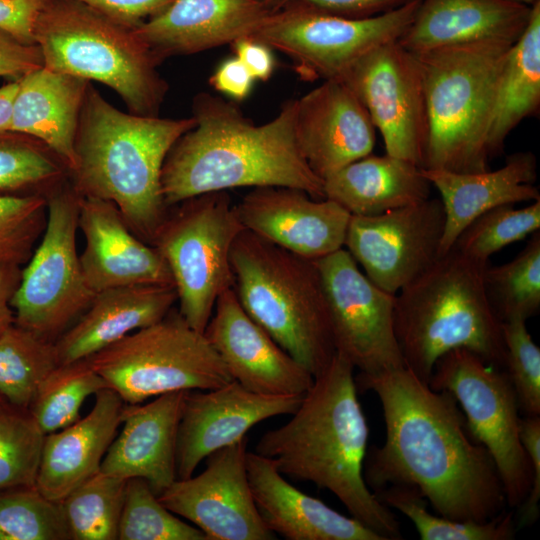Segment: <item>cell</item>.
<instances>
[{
    "label": "cell",
    "instance_id": "9f6ffc18",
    "mask_svg": "<svg viewBox=\"0 0 540 540\" xmlns=\"http://www.w3.org/2000/svg\"><path fill=\"white\" fill-rule=\"evenodd\" d=\"M262 1L265 2L267 5H269L272 9L273 5L275 4L277 0H262Z\"/></svg>",
    "mask_w": 540,
    "mask_h": 540
},
{
    "label": "cell",
    "instance_id": "f5cc1de1",
    "mask_svg": "<svg viewBox=\"0 0 540 540\" xmlns=\"http://www.w3.org/2000/svg\"><path fill=\"white\" fill-rule=\"evenodd\" d=\"M21 275L20 265L0 262V333L14 324L11 299L20 284Z\"/></svg>",
    "mask_w": 540,
    "mask_h": 540
},
{
    "label": "cell",
    "instance_id": "7402d4cb",
    "mask_svg": "<svg viewBox=\"0 0 540 540\" xmlns=\"http://www.w3.org/2000/svg\"><path fill=\"white\" fill-rule=\"evenodd\" d=\"M78 197V228L85 237L80 263L95 293L135 284L174 285L161 253L131 231L112 202Z\"/></svg>",
    "mask_w": 540,
    "mask_h": 540
},
{
    "label": "cell",
    "instance_id": "9a60e30c",
    "mask_svg": "<svg viewBox=\"0 0 540 540\" xmlns=\"http://www.w3.org/2000/svg\"><path fill=\"white\" fill-rule=\"evenodd\" d=\"M340 81L366 108L386 154L422 168L428 119L418 56L390 42L362 57Z\"/></svg>",
    "mask_w": 540,
    "mask_h": 540
},
{
    "label": "cell",
    "instance_id": "4316f807",
    "mask_svg": "<svg viewBox=\"0 0 540 540\" xmlns=\"http://www.w3.org/2000/svg\"><path fill=\"white\" fill-rule=\"evenodd\" d=\"M125 404L117 392L103 388L86 416L45 435L35 485L46 497L61 501L100 470Z\"/></svg>",
    "mask_w": 540,
    "mask_h": 540
},
{
    "label": "cell",
    "instance_id": "d6986e66",
    "mask_svg": "<svg viewBox=\"0 0 540 540\" xmlns=\"http://www.w3.org/2000/svg\"><path fill=\"white\" fill-rule=\"evenodd\" d=\"M204 335L232 379L268 395H305L314 376L287 353L239 303L228 288L217 299Z\"/></svg>",
    "mask_w": 540,
    "mask_h": 540
},
{
    "label": "cell",
    "instance_id": "603a6c76",
    "mask_svg": "<svg viewBox=\"0 0 540 540\" xmlns=\"http://www.w3.org/2000/svg\"><path fill=\"white\" fill-rule=\"evenodd\" d=\"M270 12L262 0H172L133 30L160 64L250 37Z\"/></svg>",
    "mask_w": 540,
    "mask_h": 540
},
{
    "label": "cell",
    "instance_id": "f546056e",
    "mask_svg": "<svg viewBox=\"0 0 540 540\" xmlns=\"http://www.w3.org/2000/svg\"><path fill=\"white\" fill-rule=\"evenodd\" d=\"M90 81L42 66L19 79L6 131L44 143L65 165L76 163L75 138Z\"/></svg>",
    "mask_w": 540,
    "mask_h": 540
},
{
    "label": "cell",
    "instance_id": "4fadbf2b",
    "mask_svg": "<svg viewBox=\"0 0 540 540\" xmlns=\"http://www.w3.org/2000/svg\"><path fill=\"white\" fill-rule=\"evenodd\" d=\"M419 0L378 16L354 19L293 6L271 10L250 37L290 58L307 80H341L365 55L400 39Z\"/></svg>",
    "mask_w": 540,
    "mask_h": 540
},
{
    "label": "cell",
    "instance_id": "277c9868",
    "mask_svg": "<svg viewBox=\"0 0 540 540\" xmlns=\"http://www.w3.org/2000/svg\"><path fill=\"white\" fill-rule=\"evenodd\" d=\"M194 118L125 113L89 83L75 138L76 163L68 174L80 197L112 202L131 231L152 244L167 216L161 174L174 143Z\"/></svg>",
    "mask_w": 540,
    "mask_h": 540
},
{
    "label": "cell",
    "instance_id": "8d00e7d4",
    "mask_svg": "<svg viewBox=\"0 0 540 540\" xmlns=\"http://www.w3.org/2000/svg\"><path fill=\"white\" fill-rule=\"evenodd\" d=\"M484 283L489 301L501 322L527 321L540 309V231L509 262L488 265Z\"/></svg>",
    "mask_w": 540,
    "mask_h": 540
},
{
    "label": "cell",
    "instance_id": "ee69618b",
    "mask_svg": "<svg viewBox=\"0 0 540 540\" xmlns=\"http://www.w3.org/2000/svg\"><path fill=\"white\" fill-rule=\"evenodd\" d=\"M505 367L525 416H540V348L533 341L526 321H504Z\"/></svg>",
    "mask_w": 540,
    "mask_h": 540
},
{
    "label": "cell",
    "instance_id": "30bf717a",
    "mask_svg": "<svg viewBox=\"0 0 540 540\" xmlns=\"http://www.w3.org/2000/svg\"><path fill=\"white\" fill-rule=\"evenodd\" d=\"M158 228L152 244L165 259L177 293L179 313L204 330L218 297L232 287L230 252L244 229L227 191L180 202Z\"/></svg>",
    "mask_w": 540,
    "mask_h": 540
},
{
    "label": "cell",
    "instance_id": "681fc988",
    "mask_svg": "<svg viewBox=\"0 0 540 540\" xmlns=\"http://www.w3.org/2000/svg\"><path fill=\"white\" fill-rule=\"evenodd\" d=\"M43 0H0V28L26 44H35L33 25Z\"/></svg>",
    "mask_w": 540,
    "mask_h": 540
},
{
    "label": "cell",
    "instance_id": "e575fe53",
    "mask_svg": "<svg viewBox=\"0 0 540 540\" xmlns=\"http://www.w3.org/2000/svg\"><path fill=\"white\" fill-rule=\"evenodd\" d=\"M126 481L99 470L60 501L70 540L118 539Z\"/></svg>",
    "mask_w": 540,
    "mask_h": 540
},
{
    "label": "cell",
    "instance_id": "e0dca14e",
    "mask_svg": "<svg viewBox=\"0 0 540 540\" xmlns=\"http://www.w3.org/2000/svg\"><path fill=\"white\" fill-rule=\"evenodd\" d=\"M247 436L206 457L196 476L176 479L159 496L207 540H274L253 498L247 473Z\"/></svg>",
    "mask_w": 540,
    "mask_h": 540
},
{
    "label": "cell",
    "instance_id": "ab89813d",
    "mask_svg": "<svg viewBox=\"0 0 540 540\" xmlns=\"http://www.w3.org/2000/svg\"><path fill=\"white\" fill-rule=\"evenodd\" d=\"M0 540H70L61 502L36 486L0 491Z\"/></svg>",
    "mask_w": 540,
    "mask_h": 540
},
{
    "label": "cell",
    "instance_id": "d590c367",
    "mask_svg": "<svg viewBox=\"0 0 540 540\" xmlns=\"http://www.w3.org/2000/svg\"><path fill=\"white\" fill-rule=\"evenodd\" d=\"M68 170L41 141L0 131V194L47 196L65 183Z\"/></svg>",
    "mask_w": 540,
    "mask_h": 540
},
{
    "label": "cell",
    "instance_id": "7bdbcfd3",
    "mask_svg": "<svg viewBox=\"0 0 540 540\" xmlns=\"http://www.w3.org/2000/svg\"><path fill=\"white\" fill-rule=\"evenodd\" d=\"M47 222V196L0 194V262L24 265Z\"/></svg>",
    "mask_w": 540,
    "mask_h": 540
},
{
    "label": "cell",
    "instance_id": "b9f144b4",
    "mask_svg": "<svg viewBox=\"0 0 540 540\" xmlns=\"http://www.w3.org/2000/svg\"><path fill=\"white\" fill-rule=\"evenodd\" d=\"M44 438L28 409L0 406V491L36 486Z\"/></svg>",
    "mask_w": 540,
    "mask_h": 540
},
{
    "label": "cell",
    "instance_id": "60d3db41",
    "mask_svg": "<svg viewBox=\"0 0 540 540\" xmlns=\"http://www.w3.org/2000/svg\"><path fill=\"white\" fill-rule=\"evenodd\" d=\"M117 540H207L196 526L181 520L159 500L148 482L126 481Z\"/></svg>",
    "mask_w": 540,
    "mask_h": 540
},
{
    "label": "cell",
    "instance_id": "ba28073f",
    "mask_svg": "<svg viewBox=\"0 0 540 540\" xmlns=\"http://www.w3.org/2000/svg\"><path fill=\"white\" fill-rule=\"evenodd\" d=\"M512 45L478 42L417 55L428 119L423 169H489L487 134L499 76Z\"/></svg>",
    "mask_w": 540,
    "mask_h": 540
},
{
    "label": "cell",
    "instance_id": "f907efd6",
    "mask_svg": "<svg viewBox=\"0 0 540 540\" xmlns=\"http://www.w3.org/2000/svg\"><path fill=\"white\" fill-rule=\"evenodd\" d=\"M210 85L233 101H242L251 92L254 78L237 57L223 61L209 79Z\"/></svg>",
    "mask_w": 540,
    "mask_h": 540
},
{
    "label": "cell",
    "instance_id": "7c38bea8",
    "mask_svg": "<svg viewBox=\"0 0 540 540\" xmlns=\"http://www.w3.org/2000/svg\"><path fill=\"white\" fill-rule=\"evenodd\" d=\"M428 384L455 397L471 436L497 468L507 506L517 508L529 493L533 474L520 438L517 395L506 372L457 348L437 360Z\"/></svg>",
    "mask_w": 540,
    "mask_h": 540
},
{
    "label": "cell",
    "instance_id": "74e56055",
    "mask_svg": "<svg viewBox=\"0 0 540 540\" xmlns=\"http://www.w3.org/2000/svg\"><path fill=\"white\" fill-rule=\"evenodd\" d=\"M106 387L88 359L59 364L40 384L28 410L46 435L77 421L85 399Z\"/></svg>",
    "mask_w": 540,
    "mask_h": 540
},
{
    "label": "cell",
    "instance_id": "d6a6232c",
    "mask_svg": "<svg viewBox=\"0 0 540 540\" xmlns=\"http://www.w3.org/2000/svg\"><path fill=\"white\" fill-rule=\"evenodd\" d=\"M59 365L55 342L15 323L0 333V394L28 409L37 389Z\"/></svg>",
    "mask_w": 540,
    "mask_h": 540
},
{
    "label": "cell",
    "instance_id": "c3c4849f",
    "mask_svg": "<svg viewBox=\"0 0 540 540\" xmlns=\"http://www.w3.org/2000/svg\"><path fill=\"white\" fill-rule=\"evenodd\" d=\"M44 66L37 44H26L0 28V77L18 80L32 70Z\"/></svg>",
    "mask_w": 540,
    "mask_h": 540
},
{
    "label": "cell",
    "instance_id": "7dc6e473",
    "mask_svg": "<svg viewBox=\"0 0 540 540\" xmlns=\"http://www.w3.org/2000/svg\"><path fill=\"white\" fill-rule=\"evenodd\" d=\"M114 22L135 29L159 14L172 0H77Z\"/></svg>",
    "mask_w": 540,
    "mask_h": 540
},
{
    "label": "cell",
    "instance_id": "484cf974",
    "mask_svg": "<svg viewBox=\"0 0 540 540\" xmlns=\"http://www.w3.org/2000/svg\"><path fill=\"white\" fill-rule=\"evenodd\" d=\"M532 6L511 0H419L398 43L415 55L478 42L514 44Z\"/></svg>",
    "mask_w": 540,
    "mask_h": 540
},
{
    "label": "cell",
    "instance_id": "7a4b0ae2",
    "mask_svg": "<svg viewBox=\"0 0 540 540\" xmlns=\"http://www.w3.org/2000/svg\"><path fill=\"white\" fill-rule=\"evenodd\" d=\"M193 128L172 146L161 186L168 207L201 194L239 187L282 186L324 199V183L308 166L296 140V99L256 125L238 105L210 93L192 102Z\"/></svg>",
    "mask_w": 540,
    "mask_h": 540
},
{
    "label": "cell",
    "instance_id": "f35d334b",
    "mask_svg": "<svg viewBox=\"0 0 540 540\" xmlns=\"http://www.w3.org/2000/svg\"><path fill=\"white\" fill-rule=\"evenodd\" d=\"M514 205H500L478 216L460 233L451 248L474 261L489 263L494 253L538 231L540 199L523 208Z\"/></svg>",
    "mask_w": 540,
    "mask_h": 540
},
{
    "label": "cell",
    "instance_id": "9c48e42d",
    "mask_svg": "<svg viewBox=\"0 0 540 540\" xmlns=\"http://www.w3.org/2000/svg\"><path fill=\"white\" fill-rule=\"evenodd\" d=\"M126 404L175 391L209 390L233 381L204 333L173 309L87 358Z\"/></svg>",
    "mask_w": 540,
    "mask_h": 540
},
{
    "label": "cell",
    "instance_id": "1f68e13d",
    "mask_svg": "<svg viewBox=\"0 0 540 540\" xmlns=\"http://www.w3.org/2000/svg\"><path fill=\"white\" fill-rule=\"evenodd\" d=\"M540 105V0L503 64L487 134L489 157L498 154L510 132Z\"/></svg>",
    "mask_w": 540,
    "mask_h": 540
},
{
    "label": "cell",
    "instance_id": "5bb4252c",
    "mask_svg": "<svg viewBox=\"0 0 540 540\" xmlns=\"http://www.w3.org/2000/svg\"><path fill=\"white\" fill-rule=\"evenodd\" d=\"M316 263L336 352L361 373L405 367L394 330L396 294L372 282L344 247Z\"/></svg>",
    "mask_w": 540,
    "mask_h": 540
},
{
    "label": "cell",
    "instance_id": "8fae6325",
    "mask_svg": "<svg viewBox=\"0 0 540 540\" xmlns=\"http://www.w3.org/2000/svg\"><path fill=\"white\" fill-rule=\"evenodd\" d=\"M79 197L70 183L47 195V222L11 299L14 323L55 342L89 307L88 285L77 253Z\"/></svg>",
    "mask_w": 540,
    "mask_h": 540
},
{
    "label": "cell",
    "instance_id": "52a82bcc",
    "mask_svg": "<svg viewBox=\"0 0 540 540\" xmlns=\"http://www.w3.org/2000/svg\"><path fill=\"white\" fill-rule=\"evenodd\" d=\"M33 37L46 68L110 87L132 114L158 116L168 84L133 29L77 0H43Z\"/></svg>",
    "mask_w": 540,
    "mask_h": 540
},
{
    "label": "cell",
    "instance_id": "d4e9b609",
    "mask_svg": "<svg viewBox=\"0 0 540 540\" xmlns=\"http://www.w3.org/2000/svg\"><path fill=\"white\" fill-rule=\"evenodd\" d=\"M247 473L256 507L276 536L287 540H385L354 517L297 489L270 458L248 452Z\"/></svg>",
    "mask_w": 540,
    "mask_h": 540
},
{
    "label": "cell",
    "instance_id": "ac0fdd59",
    "mask_svg": "<svg viewBox=\"0 0 540 540\" xmlns=\"http://www.w3.org/2000/svg\"><path fill=\"white\" fill-rule=\"evenodd\" d=\"M303 396L260 394L235 380L187 391L177 437V479L192 476L207 456L243 439L261 421L292 415Z\"/></svg>",
    "mask_w": 540,
    "mask_h": 540
},
{
    "label": "cell",
    "instance_id": "5b68a950",
    "mask_svg": "<svg viewBox=\"0 0 540 540\" xmlns=\"http://www.w3.org/2000/svg\"><path fill=\"white\" fill-rule=\"evenodd\" d=\"M451 248L395 296L394 330L405 367L429 383L437 360L467 349L504 370L502 322L487 296L484 271Z\"/></svg>",
    "mask_w": 540,
    "mask_h": 540
},
{
    "label": "cell",
    "instance_id": "6da1fadb",
    "mask_svg": "<svg viewBox=\"0 0 540 540\" xmlns=\"http://www.w3.org/2000/svg\"><path fill=\"white\" fill-rule=\"evenodd\" d=\"M355 382L378 396L385 422L383 445L369 448L364 461L373 492L413 487L436 514L458 521L485 522L506 511L497 468L450 392L433 390L406 367L360 372Z\"/></svg>",
    "mask_w": 540,
    "mask_h": 540
},
{
    "label": "cell",
    "instance_id": "8992f818",
    "mask_svg": "<svg viewBox=\"0 0 540 540\" xmlns=\"http://www.w3.org/2000/svg\"><path fill=\"white\" fill-rule=\"evenodd\" d=\"M232 289L247 312L314 377L336 353L316 260L243 229L230 252Z\"/></svg>",
    "mask_w": 540,
    "mask_h": 540
},
{
    "label": "cell",
    "instance_id": "816d5d0a",
    "mask_svg": "<svg viewBox=\"0 0 540 540\" xmlns=\"http://www.w3.org/2000/svg\"><path fill=\"white\" fill-rule=\"evenodd\" d=\"M235 57L249 71L254 80H268L274 70L275 61L271 48L253 37H244L232 44Z\"/></svg>",
    "mask_w": 540,
    "mask_h": 540
},
{
    "label": "cell",
    "instance_id": "3957f363",
    "mask_svg": "<svg viewBox=\"0 0 540 540\" xmlns=\"http://www.w3.org/2000/svg\"><path fill=\"white\" fill-rule=\"evenodd\" d=\"M354 369L336 352L292 417L263 434L255 452L272 459L285 477L329 490L352 517L385 540L401 539L395 515L364 478L369 427Z\"/></svg>",
    "mask_w": 540,
    "mask_h": 540
},
{
    "label": "cell",
    "instance_id": "db71d44e",
    "mask_svg": "<svg viewBox=\"0 0 540 540\" xmlns=\"http://www.w3.org/2000/svg\"><path fill=\"white\" fill-rule=\"evenodd\" d=\"M19 86V79L0 87V131H6L10 122L12 104Z\"/></svg>",
    "mask_w": 540,
    "mask_h": 540
},
{
    "label": "cell",
    "instance_id": "bcb514c9",
    "mask_svg": "<svg viewBox=\"0 0 540 540\" xmlns=\"http://www.w3.org/2000/svg\"><path fill=\"white\" fill-rule=\"evenodd\" d=\"M413 1L416 0H277L271 10L300 6L363 19L388 13Z\"/></svg>",
    "mask_w": 540,
    "mask_h": 540
},
{
    "label": "cell",
    "instance_id": "ffe728a7",
    "mask_svg": "<svg viewBox=\"0 0 540 540\" xmlns=\"http://www.w3.org/2000/svg\"><path fill=\"white\" fill-rule=\"evenodd\" d=\"M236 209L245 229L312 260L344 247L351 218L333 200L282 186L253 188Z\"/></svg>",
    "mask_w": 540,
    "mask_h": 540
},
{
    "label": "cell",
    "instance_id": "44dd1931",
    "mask_svg": "<svg viewBox=\"0 0 540 540\" xmlns=\"http://www.w3.org/2000/svg\"><path fill=\"white\" fill-rule=\"evenodd\" d=\"M375 130L364 105L340 80H325L296 99L297 144L322 180L371 154Z\"/></svg>",
    "mask_w": 540,
    "mask_h": 540
},
{
    "label": "cell",
    "instance_id": "4dcf8cb0",
    "mask_svg": "<svg viewBox=\"0 0 540 540\" xmlns=\"http://www.w3.org/2000/svg\"><path fill=\"white\" fill-rule=\"evenodd\" d=\"M325 198L353 216H375L430 197L422 168L385 154L360 158L323 180Z\"/></svg>",
    "mask_w": 540,
    "mask_h": 540
},
{
    "label": "cell",
    "instance_id": "cb8c5ba5",
    "mask_svg": "<svg viewBox=\"0 0 540 540\" xmlns=\"http://www.w3.org/2000/svg\"><path fill=\"white\" fill-rule=\"evenodd\" d=\"M187 391L125 404L123 428L108 448L100 471L125 480L139 477L159 496L176 479L179 423Z\"/></svg>",
    "mask_w": 540,
    "mask_h": 540
},
{
    "label": "cell",
    "instance_id": "83f0119b",
    "mask_svg": "<svg viewBox=\"0 0 540 540\" xmlns=\"http://www.w3.org/2000/svg\"><path fill=\"white\" fill-rule=\"evenodd\" d=\"M175 302L177 293L171 284H135L97 292L84 313L55 341L58 363L87 359L159 322Z\"/></svg>",
    "mask_w": 540,
    "mask_h": 540
},
{
    "label": "cell",
    "instance_id": "11a10c76",
    "mask_svg": "<svg viewBox=\"0 0 540 540\" xmlns=\"http://www.w3.org/2000/svg\"><path fill=\"white\" fill-rule=\"evenodd\" d=\"M511 1H515V2L522 3V4H526L528 6H532L538 0H511Z\"/></svg>",
    "mask_w": 540,
    "mask_h": 540
},
{
    "label": "cell",
    "instance_id": "6f0895ef",
    "mask_svg": "<svg viewBox=\"0 0 540 540\" xmlns=\"http://www.w3.org/2000/svg\"><path fill=\"white\" fill-rule=\"evenodd\" d=\"M5 403H7V401L4 399V397L0 394V406L4 405Z\"/></svg>",
    "mask_w": 540,
    "mask_h": 540
},
{
    "label": "cell",
    "instance_id": "836d02e7",
    "mask_svg": "<svg viewBox=\"0 0 540 540\" xmlns=\"http://www.w3.org/2000/svg\"><path fill=\"white\" fill-rule=\"evenodd\" d=\"M373 493L409 518L422 540H511L517 531L511 512L485 522L458 521L430 512L427 500L413 487L390 485Z\"/></svg>",
    "mask_w": 540,
    "mask_h": 540
},
{
    "label": "cell",
    "instance_id": "f1b7e54d",
    "mask_svg": "<svg viewBox=\"0 0 540 540\" xmlns=\"http://www.w3.org/2000/svg\"><path fill=\"white\" fill-rule=\"evenodd\" d=\"M422 172L440 193L445 212L440 255L447 253L460 233L484 212L504 204L540 199L534 184L536 158L531 152L510 155L505 165L494 171L461 173L422 168Z\"/></svg>",
    "mask_w": 540,
    "mask_h": 540
},
{
    "label": "cell",
    "instance_id": "2e32d148",
    "mask_svg": "<svg viewBox=\"0 0 540 540\" xmlns=\"http://www.w3.org/2000/svg\"><path fill=\"white\" fill-rule=\"evenodd\" d=\"M445 212L427 198L375 216L351 215L344 247L365 275L397 294L440 256Z\"/></svg>",
    "mask_w": 540,
    "mask_h": 540
},
{
    "label": "cell",
    "instance_id": "f6af8a7d",
    "mask_svg": "<svg viewBox=\"0 0 540 540\" xmlns=\"http://www.w3.org/2000/svg\"><path fill=\"white\" fill-rule=\"evenodd\" d=\"M519 432L521 442L531 461L533 478L529 493L517 507V530L533 525L540 514V416L521 418Z\"/></svg>",
    "mask_w": 540,
    "mask_h": 540
}]
</instances>
